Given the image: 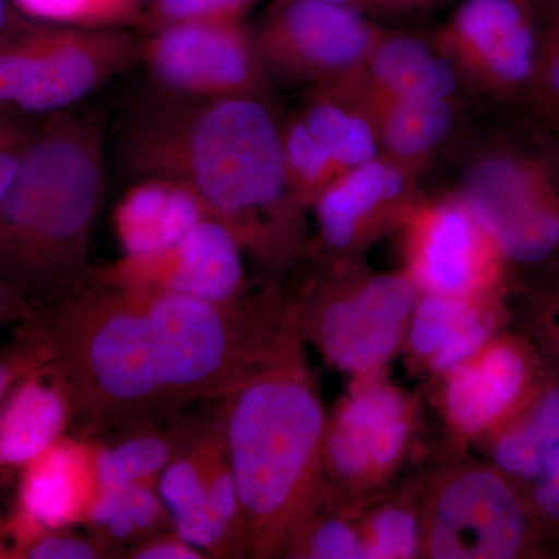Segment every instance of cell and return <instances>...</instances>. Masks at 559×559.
<instances>
[{"instance_id": "19", "label": "cell", "mask_w": 559, "mask_h": 559, "mask_svg": "<svg viewBox=\"0 0 559 559\" xmlns=\"http://www.w3.org/2000/svg\"><path fill=\"white\" fill-rule=\"evenodd\" d=\"M511 320L507 296L462 299L419 294L400 356L414 377L429 382L509 329Z\"/></svg>"}, {"instance_id": "5", "label": "cell", "mask_w": 559, "mask_h": 559, "mask_svg": "<svg viewBox=\"0 0 559 559\" xmlns=\"http://www.w3.org/2000/svg\"><path fill=\"white\" fill-rule=\"evenodd\" d=\"M130 290L153 331L168 409L224 399L274 344L286 314L285 288L213 301L159 289Z\"/></svg>"}, {"instance_id": "12", "label": "cell", "mask_w": 559, "mask_h": 559, "mask_svg": "<svg viewBox=\"0 0 559 559\" xmlns=\"http://www.w3.org/2000/svg\"><path fill=\"white\" fill-rule=\"evenodd\" d=\"M384 27L369 14L311 0L274 2L253 32L267 73L330 86L362 64Z\"/></svg>"}, {"instance_id": "35", "label": "cell", "mask_w": 559, "mask_h": 559, "mask_svg": "<svg viewBox=\"0 0 559 559\" xmlns=\"http://www.w3.org/2000/svg\"><path fill=\"white\" fill-rule=\"evenodd\" d=\"M46 353L38 342L20 331L13 345L0 348V404L17 381L46 367Z\"/></svg>"}, {"instance_id": "6", "label": "cell", "mask_w": 559, "mask_h": 559, "mask_svg": "<svg viewBox=\"0 0 559 559\" xmlns=\"http://www.w3.org/2000/svg\"><path fill=\"white\" fill-rule=\"evenodd\" d=\"M286 299L305 344L349 378L388 370L401 355L417 286L403 271L371 270L366 259L308 252Z\"/></svg>"}, {"instance_id": "27", "label": "cell", "mask_w": 559, "mask_h": 559, "mask_svg": "<svg viewBox=\"0 0 559 559\" xmlns=\"http://www.w3.org/2000/svg\"><path fill=\"white\" fill-rule=\"evenodd\" d=\"M198 426L167 430L135 429L127 439L95 448V471L103 488L123 489L156 485L173 460L189 448Z\"/></svg>"}, {"instance_id": "11", "label": "cell", "mask_w": 559, "mask_h": 559, "mask_svg": "<svg viewBox=\"0 0 559 559\" xmlns=\"http://www.w3.org/2000/svg\"><path fill=\"white\" fill-rule=\"evenodd\" d=\"M547 377L527 337L507 329L426 384L448 441L460 452L506 421Z\"/></svg>"}, {"instance_id": "32", "label": "cell", "mask_w": 559, "mask_h": 559, "mask_svg": "<svg viewBox=\"0 0 559 559\" xmlns=\"http://www.w3.org/2000/svg\"><path fill=\"white\" fill-rule=\"evenodd\" d=\"M260 0H153L142 27L153 33L191 22H241Z\"/></svg>"}, {"instance_id": "29", "label": "cell", "mask_w": 559, "mask_h": 559, "mask_svg": "<svg viewBox=\"0 0 559 559\" xmlns=\"http://www.w3.org/2000/svg\"><path fill=\"white\" fill-rule=\"evenodd\" d=\"M546 275L530 286L518 314L520 331L536 349L544 367L559 380V259L547 264Z\"/></svg>"}, {"instance_id": "42", "label": "cell", "mask_w": 559, "mask_h": 559, "mask_svg": "<svg viewBox=\"0 0 559 559\" xmlns=\"http://www.w3.org/2000/svg\"><path fill=\"white\" fill-rule=\"evenodd\" d=\"M518 2L527 7L533 14L536 9H557L559 7V0H518Z\"/></svg>"}, {"instance_id": "38", "label": "cell", "mask_w": 559, "mask_h": 559, "mask_svg": "<svg viewBox=\"0 0 559 559\" xmlns=\"http://www.w3.org/2000/svg\"><path fill=\"white\" fill-rule=\"evenodd\" d=\"M544 50L539 53L538 70L533 83H539L544 97L559 106V32L555 33Z\"/></svg>"}, {"instance_id": "18", "label": "cell", "mask_w": 559, "mask_h": 559, "mask_svg": "<svg viewBox=\"0 0 559 559\" xmlns=\"http://www.w3.org/2000/svg\"><path fill=\"white\" fill-rule=\"evenodd\" d=\"M98 487L95 447L61 437L21 469L16 510L2 521L3 543L84 524Z\"/></svg>"}, {"instance_id": "41", "label": "cell", "mask_w": 559, "mask_h": 559, "mask_svg": "<svg viewBox=\"0 0 559 559\" xmlns=\"http://www.w3.org/2000/svg\"><path fill=\"white\" fill-rule=\"evenodd\" d=\"M400 10L403 11H429L447 5L451 0H395Z\"/></svg>"}, {"instance_id": "23", "label": "cell", "mask_w": 559, "mask_h": 559, "mask_svg": "<svg viewBox=\"0 0 559 559\" xmlns=\"http://www.w3.org/2000/svg\"><path fill=\"white\" fill-rule=\"evenodd\" d=\"M485 460L527 489L559 447V380L546 378L498 428L476 444Z\"/></svg>"}, {"instance_id": "30", "label": "cell", "mask_w": 559, "mask_h": 559, "mask_svg": "<svg viewBox=\"0 0 559 559\" xmlns=\"http://www.w3.org/2000/svg\"><path fill=\"white\" fill-rule=\"evenodd\" d=\"M285 558L366 559L362 535L355 514L322 503L289 540Z\"/></svg>"}, {"instance_id": "10", "label": "cell", "mask_w": 559, "mask_h": 559, "mask_svg": "<svg viewBox=\"0 0 559 559\" xmlns=\"http://www.w3.org/2000/svg\"><path fill=\"white\" fill-rule=\"evenodd\" d=\"M401 234V271L419 294L509 296V266L487 224L454 191L419 202Z\"/></svg>"}, {"instance_id": "14", "label": "cell", "mask_w": 559, "mask_h": 559, "mask_svg": "<svg viewBox=\"0 0 559 559\" xmlns=\"http://www.w3.org/2000/svg\"><path fill=\"white\" fill-rule=\"evenodd\" d=\"M432 35L471 98L511 97L535 81L538 33L518 0H462Z\"/></svg>"}, {"instance_id": "39", "label": "cell", "mask_w": 559, "mask_h": 559, "mask_svg": "<svg viewBox=\"0 0 559 559\" xmlns=\"http://www.w3.org/2000/svg\"><path fill=\"white\" fill-rule=\"evenodd\" d=\"M274 2H286V0H274ZM311 2L333 3V5L348 7L358 10L360 13L369 14H400L399 3L395 0H311Z\"/></svg>"}, {"instance_id": "17", "label": "cell", "mask_w": 559, "mask_h": 559, "mask_svg": "<svg viewBox=\"0 0 559 559\" xmlns=\"http://www.w3.org/2000/svg\"><path fill=\"white\" fill-rule=\"evenodd\" d=\"M242 248L219 221L207 218L178 245L148 257H123L95 271V283L112 288L159 289L213 301L248 297Z\"/></svg>"}, {"instance_id": "4", "label": "cell", "mask_w": 559, "mask_h": 559, "mask_svg": "<svg viewBox=\"0 0 559 559\" xmlns=\"http://www.w3.org/2000/svg\"><path fill=\"white\" fill-rule=\"evenodd\" d=\"M68 390L73 417L94 428L138 425L168 409L145 311L130 290L91 286L36 307L22 322Z\"/></svg>"}, {"instance_id": "20", "label": "cell", "mask_w": 559, "mask_h": 559, "mask_svg": "<svg viewBox=\"0 0 559 559\" xmlns=\"http://www.w3.org/2000/svg\"><path fill=\"white\" fill-rule=\"evenodd\" d=\"M466 100L393 98L369 110L377 127L381 156L419 178L459 140Z\"/></svg>"}, {"instance_id": "37", "label": "cell", "mask_w": 559, "mask_h": 559, "mask_svg": "<svg viewBox=\"0 0 559 559\" xmlns=\"http://www.w3.org/2000/svg\"><path fill=\"white\" fill-rule=\"evenodd\" d=\"M128 557L135 559H204L202 550L191 546L176 533H160L153 538L135 544L128 551Z\"/></svg>"}, {"instance_id": "13", "label": "cell", "mask_w": 559, "mask_h": 559, "mask_svg": "<svg viewBox=\"0 0 559 559\" xmlns=\"http://www.w3.org/2000/svg\"><path fill=\"white\" fill-rule=\"evenodd\" d=\"M140 60L171 91L198 98H261L271 83L253 32L241 22H191L148 33Z\"/></svg>"}, {"instance_id": "40", "label": "cell", "mask_w": 559, "mask_h": 559, "mask_svg": "<svg viewBox=\"0 0 559 559\" xmlns=\"http://www.w3.org/2000/svg\"><path fill=\"white\" fill-rule=\"evenodd\" d=\"M27 20L20 11L14 9L10 0H0V40L11 35L17 27Z\"/></svg>"}, {"instance_id": "26", "label": "cell", "mask_w": 559, "mask_h": 559, "mask_svg": "<svg viewBox=\"0 0 559 559\" xmlns=\"http://www.w3.org/2000/svg\"><path fill=\"white\" fill-rule=\"evenodd\" d=\"M366 559H421V477L395 481L355 514Z\"/></svg>"}, {"instance_id": "7", "label": "cell", "mask_w": 559, "mask_h": 559, "mask_svg": "<svg viewBox=\"0 0 559 559\" xmlns=\"http://www.w3.org/2000/svg\"><path fill=\"white\" fill-rule=\"evenodd\" d=\"M421 559L559 558L527 492L488 460L421 476Z\"/></svg>"}, {"instance_id": "36", "label": "cell", "mask_w": 559, "mask_h": 559, "mask_svg": "<svg viewBox=\"0 0 559 559\" xmlns=\"http://www.w3.org/2000/svg\"><path fill=\"white\" fill-rule=\"evenodd\" d=\"M33 128L25 127L9 114H0V204L13 186Z\"/></svg>"}, {"instance_id": "43", "label": "cell", "mask_w": 559, "mask_h": 559, "mask_svg": "<svg viewBox=\"0 0 559 559\" xmlns=\"http://www.w3.org/2000/svg\"><path fill=\"white\" fill-rule=\"evenodd\" d=\"M0 522H2V521H0Z\"/></svg>"}, {"instance_id": "1", "label": "cell", "mask_w": 559, "mask_h": 559, "mask_svg": "<svg viewBox=\"0 0 559 559\" xmlns=\"http://www.w3.org/2000/svg\"><path fill=\"white\" fill-rule=\"evenodd\" d=\"M131 167L193 191L261 272L296 270L310 249L304 204L290 186L282 123L261 98H216L140 117Z\"/></svg>"}, {"instance_id": "2", "label": "cell", "mask_w": 559, "mask_h": 559, "mask_svg": "<svg viewBox=\"0 0 559 559\" xmlns=\"http://www.w3.org/2000/svg\"><path fill=\"white\" fill-rule=\"evenodd\" d=\"M224 404L221 425L245 511L248 558H285L289 540L323 503L330 415L289 304L270 352Z\"/></svg>"}, {"instance_id": "24", "label": "cell", "mask_w": 559, "mask_h": 559, "mask_svg": "<svg viewBox=\"0 0 559 559\" xmlns=\"http://www.w3.org/2000/svg\"><path fill=\"white\" fill-rule=\"evenodd\" d=\"M439 53L432 32L384 28L352 75L323 87L344 92L367 110L393 98L421 97Z\"/></svg>"}, {"instance_id": "3", "label": "cell", "mask_w": 559, "mask_h": 559, "mask_svg": "<svg viewBox=\"0 0 559 559\" xmlns=\"http://www.w3.org/2000/svg\"><path fill=\"white\" fill-rule=\"evenodd\" d=\"M103 187L105 159L95 128L61 110L33 130L0 204V275L36 307L94 283L87 241Z\"/></svg>"}, {"instance_id": "9", "label": "cell", "mask_w": 559, "mask_h": 559, "mask_svg": "<svg viewBox=\"0 0 559 559\" xmlns=\"http://www.w3.org/2000/svg\"><path fill=\"white\" fill-rule=\"evenodd\" d=\"M451 191L487 224L509 270L559 259V194L538 162L498 143L480 145Z\"/></svg>"}, {"instance_id": "21", "label": "cell", "mask_w": 559, "mask_h": 559, "mask_svg": "<svg viewBox=\"0 0 559 559\" xmlns=\"http://www.w3.org/2000/svg\"><path fill=\"white\" fill-rule=\"evenodd\" d=\"M210 218L193 191L175 180L145 178L127 191L114 212L124 257H148L178 245Z\"/></svg>"}, {"instance_id": "22", "label": "cell", "mask_w": 559, "mask_h": 559, "mask_svg": "<svg viewBox=\"0 0 559 559\" xmlns=\"http://www.w3.org/2000/svg\"><path fill=\"white\" fill-rule=\"evenodd\" d=\"M72 418L68 390L47 367L22 378L0 404V471L24 468L64 436Z\"/></svg>"}, {"instance_id": "33", "label": "cell", "mask_w": 559, "mask_h": 559, "mask_svg": "<svg viewBox=\"0 0 559 559\" xmlns=\"http://www.w3.org/2000/svg\"><path fill=\"white\" fill-rule=\"evenodd\" d=\"M121 551L92 536L70 535L66 530H40L24 538L11 540L2 559H97L116 558Z\"/></svg>"}, {"instance_id": "16", "label": "cell", "mask_w": 559, "mask_h": 559, "mask_svg": "<svg viewBox=\"0 0 559 559\" xmlns=\"http://www.w3.org/2000/svg\"><path fill=\"white\" fill-rule=\"evenodd\" d=\"M140 60V43L127 28L62 27L36 22L24 95L16 112L50 116L98 90Z\"/></svg>"}, {"instance_id": "8", "label": "cell", "mask_w": 559, "mask_h": 559, "mask_svg": "<svg viewBox=\"0 0 559 559\" xmlns=\"http://www.w3.org/2000/svg\"><path fill=\"white\" fill-rule=\"evenodd\" d=\"M329 415L323 444V503L356 514L399 479L423 426L421 401L388 370L349 378Z\"/></svg>"}, {"instance_id": "15", "label": "cell", "mask_w": 559, "mask_h": 559, "mask_svg": "<svg viewBox=\"0 0 559 559\" xmlns=\"http://www.w3.org/2000/svg\"><path fill=\"white\" fill-rule=\"evenodd\" d=\"M425 197L418 175L380 154L319 194L311 207L318 238L308 252L364 259L382 238L403 230Z\"/></svg>"}, {"instance_id": "34", "label": "cell", "mask_w": 559, "mask_h": 559, "mask_svg": "<svg viewBox=\"0 0 559 559\" xmlns=\"http://www.w3.org/2000/svg\"><path fill=\"white\" fill-rule=\"evenodd\" d=\"M525 492L535 516L559 554V447Z\"/></svg>"}, {"instance_id": "25", "label": "cell", "mask_w": 559, "mask_h": 559, "mask_svg": "<svg viewBox=\"0 0 559 559\" xmlns=\"http://www.w3.org/2000/svg\"><path fill=\"white\" fill-rule=\"evenodd\" d=\"M297 116L329 154L341 176L381 154L377 127L369 110L344 92L316 87Z\"/></svg>"}, {"instance_id": "31", "label": "cell", "mask_w": 559, "mask_h": 559, "mask_svg": "<svg viewBox=\"0 0 559 559\" xmlns=\"http://www.w3.org/2000/svg\"><path fill=\"white\" fill-rule=\"evenodd\" d=\"M282 139L290 186L311 210L319 194L340 178L341 173L299 116L282 123Z\"/></svg>"}, {"instance_id": "28", "label": "cell", "mask_w": 559, "mask_h": 559, "mask_svg": "<svg viewBox=\"0 0 559 559\" xmlns=\"http://www.w3.org/2000/svg\"><path fill=\"white\" fill-rule=\"evenodd\" d=\"M28 20L62 27H142L145 11L142 0H10Z\"/></svg>"}]
</instances>
